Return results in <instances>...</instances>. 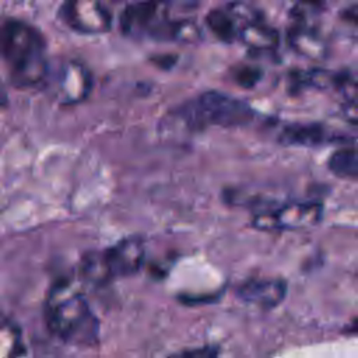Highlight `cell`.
Masks as SVG:
<instances>
[{
    "label": "cell",
    "instance_id": "cell-4",
    "mask_svg": "<svg viewBox=\"0 0 358 358\" xmlns=\"http://www.w3.org/2000/svg\"><path fill=\"white\" fill-rule=\"evenodd\" d=\"M322 217L317 201H289L255 214L252 225L260 231H299L317 225Z\"/></svg>",
    "mask_w": 358,
    "mask_h": 358
},
{
    "label": "cell",
    "instance_id": "cell-6",
    "mask_svg": "<svg viewBox=\"0 0 358 358\" xmlns=\"http://www.w3.org/2000/svg\"><path fill=\"white\" fill-rule=\"evenodd\" d=\"M53 101L60 105H76L85 101L92 90L91 71L77 60H64L49 70L45 81Z\"/></svg>",
    "mask_w": 358,
    "mask_h": 358
},
{
    "label": "cell",
    "instance_id": "cell-20",
    "mask_svg": "<svg viewBox=\"0 0 358 358\" xmlns=\"http://www.w3.org/2000/svg\"><path fill=\"white\" fill-rule=\"evenodd\" d=\"M340 18L344 20L345 22H350V24L358 27V3H354V4L347 6V7L340 13Z\"/></svg>",
    "mask_w": 358,
    "mask_h": 358
},
{
    "label": "cell",
    "instance_id": "cell-11",
    "mask_svg": "<svg viewBox=\"0 0 358 358\" xmlns=\"http://www.w3.org/2000/svg\"><path fill=\"white\" fill-rule=\"evenodd\" d=\"M280 140L287 145L317 147L333 141L334 134L319 123H294L282 129Z\"/></svg>",
    "mask_w": 358,
    "mask_h": 358
},
{
    "label": "cell",
    "instance_id": "cell-10",
    "mask_svg": "<svg viewBox=\"0 0 358 358\" xmlns=\"http://www.w3.org/2000/svg\"><path fill=\"white\" fill-rule=\"evenodd\" d=\"M287 41L289 48L302 57L310 60H323L329 55L327 42L317 31L308 25L296 24L289 28Z\"/></svg>",
    "mask_w": 358,
    "mask_h": 358
},
{
    "label": "cell",
    "instance_id": "cell-22",
    "mask_svg": "<svg viewBox=\"0 0 358 358\" xmlns=\"http://www.w3.org/2000/svg\"><path fill=\"white\" fill-rule=\"evenodd\" d=\"M299 1H302L305 4H309V6H315V7H320L326 3V0H299Z\"/></svg>",
    "mask_w": 358,
    "mask_h": 358
},
{
    "label": "cell",
    "instance_id": "cell-19",
    "mask_svg": "<svg viewBox=\"0 0 358 358\" xmlns=\"http://www.w3.org/2000/svg\"><path fill=\"white\" fill-rule=\"evenodd\" d=\"M227 8L238 18L239 22H242V27L245 24H249V22H253V21L259 20L257 11L253 7H250L249 4H246V3L235 1V3H231Z\"/></svg>",
    "mask_w": 358,
    "mask_h": 358
},
{
    "label": "cell",
    "instance_id": "cell-17",
    "mask_svg": "<svg viewBox=\"0 0 358 358\" xmlns=\"http://www.w3.org/2000/svg\"><path fill=\"white\" fill-rule=\"evenodd\" d=\"M201 39L200 27L192 20L172 21L169 29V41H176L180 43H196Z\"/></svg>",
    "mask_w": 358,
    "mask_h": 358
},
{
    "label": "cell",
    "instance_id": "cell-16",
    "mask_svg": "<svg viewBox=\"0 0 358 358\" xmlns=\"http://www.w3.org/2000/svg\"><path fill=\"white\" fill-rule=\"evenodd\" d=\"M22 340H21V331L20 329L11 322L4 319L1 323V331H0V355L1 358L7 357H15L22 354Z\"/></svg>",
    "mask_w": 358,
    "mask_h": 358
},
{
    "label": "cell",
    "instance_id": "cell-12",
    "mask_svg": "<svg viewBox=\"0 0 358 358\" xmlns=\"http://www.w3.org/2000/svg\"><path fill=\"white\" fill-rule=\"evenodd\" d=\"M239 39L250 50L271 52L277 49L280 43V34L275 28L257 20L242 27L239 32Z\"/></svg>",
    "mask_w": 358,
    "mask_h": 358
},
{
    "label": "cell",
    "instance_id": "cell-9",
    "mask_svg": "<svg viewBox=\"0 0 358 358\" xmlns=\"http://www.w3.org/2000/svg\"><path fill=\"white\" fill-rule=\"evenodd\" d=\"M287 295V282L281 278L249 280L238 288V296L263 309L278 306Z\"/></svg>",
    "mask_w": 358,
    "mask_h": 358
},
{
    "label": "cell",
    "instance_id": "cell-21",
    "mask_svg": "<svg viewBox=\"0 0 358 358\" xmlns=\"http://www.w3.org/2000/svg\"><path fill=\"white\" fill-rule=\"evenodd\" d=\"M343 116L347 122H350L352 126L358 127V105L350 102L343 108Z\"/></svg>",
    "mask_w": 358,
    "mask_h": 358
},
{
    "label": "cell",
    "instance_id": "cell-15",
    "mask_svg": "<svg viewBox=\"0 0 358 358\" xmlns=\"http://www.w3.org/2000/svg\"><path fill=\"white\" fill-rule=\"evenodd\" d=\"M80 273L83 278L94 285H103L113 280L109 267L106 264L103 252L87 253L80 264Z\"/></svg>",
    "mask_w": 358,
    "mask_h": 358
},
{
    "label": "cell",
    "instance_id": "cell-18",
    "mask_svg": "<svg viewBox=\"0 0 358 358\" xmlns=\"http://www.w3.org/2000/svg\"><path fill=\"white\" fill-rule=\"evenodd\" d=\"M263 71L256 66L243 64L235 69L234 71V81L243 88H253L262 78Z\"/></svg>",
    "mask_w": 358,
    "mask_h": 358
},
{
    "label": "cell",
    "instance_id": "cell-1",
    "mask_svg": "<svg viewBox=\"0 0 358 358\" xmlns=\"http://www.w3.org/2000/svg\"><path fill=\"white\" fill-rule=\"evenodd\" d=\"M1 55L10 84L32 88L46 81L50 66L45 39L38 29L20 20H7L1 27Z\"/></svg>",
    "mask_w": 358,
    "mask_h": 358
},
{
    "label": "cell",
    "instance_id": "cell-13",
    "mask_svg": "<svg viewBox=\"0 0 358 358\" xmlns=\"http://www.w3.org/2000/svg\"><path fill=\"white\" fill-rule=\"evenodd\" d=\"M207 28L222 42L231 43L239 38L242 29L238 18L228 8H214L206 15Z\"/></svg>",
    "mask_w": 358,
    "mask_h": 358
},
{
    "label": "cell",
    "instance_id": "cell-3",
    "mask_svg": "<svg viewBox=\"0 0 358 358\" xmlns=\"http://www.w3.org/2000/svg\"><path fill=\"white\" fill-rule=\"evenodd\" d=\"M183 115L197 124L241 127L253 120L255 110L243 99L213 90L200 94L183 110Z\"/></svg>",
    "mask_w": 358,
    "mask_h": 358
},
{
    "label": "cell",
    "instance_id": "cell-5",
    "mask_svg": "<svg viewBox=\"0 0 358 358\" xmlns=\"http://www.w3.org/2000/svg\"><path fill=\"white\" fill-rule=\"evenodd\" d=\"M168 6L162 0H143L129 4L120 14V28L129 36H151L169 41Z\"/></svg>",
    "mask_w": 358,
    "mask_h": 358
},
{
    "label": "cell",
    "instance_id": "cell-7",
    "mask_svg": "<svg viewBox=\"0 0 358 358\" xmlns=\"http://www.w3.org/2000/svg\"><path fill=\"white\" fill-rule=\"evenodd\" d=\"M60 17L73 31L85 35L105 34L112 27V14L99 0H64Z\"/></svg>",
    "mask_w": 358,
    "mask_h": 358
},
{
    "label": "cell",
    "instance_id": "cell-2",
    "mask_svg": "<svg viewBox=\"0 0 358 358\" xmlns=\"http://www.w3.org/2000/svg\"><path fill=\"white\" fill-rule=\"evenodd\" d=\"M45 323L59 340L76 345H92L99 323L85 295L69 281L56 282L45 302Z\"/></svg>",
    "mask_w": 358,
    "mask_h": 358
},
{
    "label": "cell",
    "instance_id": "cell-14",
    "mask_svg": "<svg viewBox=\"0 0 358 358\" xmlns=\"http://www.w3.org/2000/svg\"><path fill=\"white\" fill-rule=\"evenodd\" d=\"M327 168L337 178L358 180V148H338L330 155Z\"/></svg>",
    "mask_w": 358,
    "mask_h": 358
},
{
    "label": "cell",
    "instance_id": "cell-8",
    "mask_svg": "<svg viewBox=\"0 0 358 358\" xmlns=\"http://www.w3.org/2000/svg\"><path fill=\"white\" fill-rule=\"evenodd\" d=\"M113 278L136 274L145 259V245L140 236H127L102 250Z\"/></svg>",
    "mask_w": 358,
    "mask_h": 358
}]
</instances>
